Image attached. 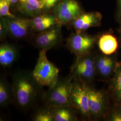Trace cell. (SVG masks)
Returning a JSON list of instances; mask_svg holds the SVG:
<instances>
[{
  "mask_svg": "<svg viewBox=\"0 0 121 121\" xmlns=\"http://www.w3.org/2000/svg\"><path fill=\"white\" fill-rule=\"evenodd\" d=\"M42 87L35 80L32 73L19 71L13 75L12 83L13 97L22 108L30 106L34 101Z\"/></svg>",
  "mask_w": 121,
  "mask_h": 121,
  "instance_id": "6da1fadb",
  "label": "cell"
},
{
  "mask_svg": "<svg viewBox=\"0 0 121 121\" xmlns=\"http://www.w3.org/2000/svg\"><path fill=\"white\" fill-rule=\"evenodd\" d=\"M47 51L40 50L36 63L31 73L35 80L41 86L50 88L59 79V69L48 60Z\"/></svg>",
  "mask_w": 121,
  "mask_h": 121,
  "instance_id": "7a4b0ae2",
  "label": "cell"
},
{
  "mask_svg": "<svg viewBox=\"0 0 121 121\" xmlns=\"http://www.w3.org/2000/svg\"><path fill=\"white\" fill-rule=\"evenodd\" d=\"M73 81V78L70 74L67 78H59L56 83L49 88L45 97L49 108L72 106L70 92Z\"/></svg>",
  "mask_w": 121,
  "mask_h": 121,
  "instance_id": "3957f363",
  "label": "cell"
},
{
  "mask_svg": "<svg viewBox=\"0 0 121 121\" xmlns=\"http://www.w3.org/2000/svg\"><path fill=\"white\" fill-rule=\"evenodd\" d=\"M96 73L95 56L90 53L77 58L70 74L74 80L86 84L94 79Z\"/></svg>",
  "mask_w": 121,
  "mask_h": 121,
  "instance_id": "277c9868",
  "label": "cell"
},
{
  "mask_svg": "<svg viewBox=\"0 0 121 121\" xmlns=\"http://www.w3.org/2000/svg\"><path fill=\"white\" fill-rule=\"evenodd\" d=\"M96 41V38L83 32L71 35L67 40V46L77 58L91 53Z\"/></svg>",
  "mask_w": 121,
  "mask_h": 121,
  "instance_id": "5b68a950",
  "label": "cell"
},
{
  "mask_svg": "<svg viewBox=\"0 0 121 121\" xmlns=\"http://www.w3.org/2000/svg\"><path fill=\"white\" fill-rule=\"evenodd\" d=\"M70 101L72 106L83 117H91L86 84L73 79L70 92Z\"/></svg>",
  "mask_w": 121,
  "mask_h": 121,
  "instance_id": "8992f818",
  "label": "cell"
},
{
  "mask_svg": "<svg viewBox=\"0 0 121 121\" xmlns=\"http://www.w3.org/2000/svg\"><path fill=\"white\" fill-rule=\"evenodd\" d=\"M82 13L80 6L75 0H63L55 10V15L62 25L73 22Z\"/></svg>",
  "mask_w": 121,
  "mask_h": 121,
  "instance_id": "52a82bcc",
  "label": "cell"
},
{
  "mask_svg": "<svg viewBox=\"0 0 121 121\" xmlns=\"http://www.w3.org/2000/svg\"><path fill=\"white\" fill-rule=\"evenodd\" d=\"M57 24L47 30L41 32L35 39L36 46L40 49L48 51L59 42L61 37V26Z\"/></svg>",
  "mask_w": 121,
  "mask_h": 121,
  "instance_id": "ba28073f",
  "label": "cell"
},
{
  "mask_svg": "<svg viewBox=\"0 0 121 121\" xmlns=\"http://www.w3.org/2000/svg\"><path fill=\"white\" fill-rule=\"evenodd\" d=\"M88 102L91 117H99L104 114L106 106L105 95L102 91L87 85Z\"/></svg>",
  "mask_w": 121,
  "mask_h": 121,
  "instance_id": "9c48e42d",
  "label": "cell"
},
{
  "mask_svg": "<svg viewBox=\"0 0 121 121\" xmlns=\"http://www.w3.org/2000/svg\"><path fill=\"white\" fill-rule=\"evenodd\" d=\"M118 63L115 57L102 54L95 56L96 73L103 78H107L113 74Z\"/></svg>",
  "mask_w": 121,
  "mask_h": 121,
  "instance_id": "30bf717a",
  "label": "cell"
},
{
  "mask_svg": "<svg viewBox=\"0 0 121 121\" xmlns=\"http://www.w3.org/2000/svg\"><path fill=\"white\" fill-rule=\"evenodd\" d=\"M9 33L13 37L20 39L25 37L30 29L31 19L22 17H6Z\"/></svg>",
  "mask_w": 121,
  "mask_h": 121,
  "instance_id": "8fae6325",
  "label": "cell"
},
{
  "mask_svg": "<svg viewBox=\"0 0 121 121\" xmlns=\"http://www.w3.org/2000/svg\"><path fill=\"white\" fill-rule=\"evenodd\" d=\"M101 19L102 15L98 12L82 13L73 21V25L76 32H83L91 27L99 26Z\"/></svg>",
  "mask_w": 121,
  "mask_h": 121,
  "instance_id": "7c38bea8",
  "label": "cell"
},
{
  "mask_svg": "<svg viewBox=\"0 0 121 121\" xmlns=\"http://www.w3.org/2000/svg\"><path fill=\"white\" fill-rule=\"evenodd\" d=\"M59 24L60 23L56 15L52 14H40L31 19V25L32 30L39 32L47 30Z\"/></svg>",
  "mask_w": 121,
  "mask_h": 121,
  "instance_id": "4fadbf2b",
  "label": "cell"
},
{
  "mask_svg": "<svg viewBox=\"0 0 121 121\" xmlns=\"http://www.w3.org/2000/svg\"><path fill=\"white\" fill-rule=\"evenodd\" d=\"M98 45L99 50L103 54L111 55L117 51L118 43L114 35L110 33H106L99 37Z\"/></svg>",
  "mask_w": 121,
  "mask_h": 121,
  "instance_id": "5bb4252c",
  "label": "cell"
},
{
  "mask_svg": "<svg viewBox=\"0 0 121 121\" xmlns=\"http://www.w3.org/2000/svg\"><path fill=\"white\" fill-rule=\"evenodd\" d=\"M17 51L15 47L8 43L0 45V65L6 68L10 66L16 60Z\"/></svg>",
  "mask_w": 121,
  "mask_h": 121,
  "instance_id": "9a60e30c",
  "label": "cell"
},
{
  "mask_svg": "<svg viewBox=\"0 0 121 121\" xmlns=\"http://www.w3.org/2000/svg\"><path fill=\"white\" fill-rule=\"evenodd\" d=\"M54 121H75L77 120L72 106H62L51 108Z\"/></svg>",
  "mask_w": 121,
  "mask_h": 121,
  "instance_id": "2e32d148",
  "label": "cell"
},
{
  "mask_svg": "<svg viewBox=\"0 0 121 121\" xmlns=\"http://www.w3.org/2000/svg\"><path fill=\"white\" fill-rule=\"evenodd\" d=\"M13 96L12 86L3 78L0 80V106L3 107L8 105L11 101Z\"/></svg>",
  "mask_w": 121,
  "mask_h": 121,
  "instance_id": "e0dca14e",
  "label": "cell"
},
{
  "mask_svg": "<svg viewBox=\"0 0 121 121\" xmlns=\"http://www.w3.org/2000/svg\"><path fill=\"white\" fill-rule=\"evenodd\" d=\"M112 90L115 99L121 103V63L118 64L113 74Z\"/></svg>",
  "mask_w": 121,
  "mask_h": 121,
  "instance_id": "ac0fdd59",
  "label": "cell"
},
{
  "mask_svg": "<svg viewBox=\"0 0 121 121\" xmlns=\"http://www.w3.org/2000/svg\"><path fill=\"white\" fill-rule=\"evenodd\" d=\"M18 10L21 13L30 16H34L42 9L40 4H30L26 2L18 1L17 4Z\"/></svg>",
  "mask_w": 121,
  "mask_h": 121,
  "instance_id": "d6986e66",
  "label": "cell"
},
{
  "mask_svg": "<svg viewBox=\"0 0 121 121\" xmlns=\"http://www.w3.org/2000/svg\"><path fill=\"white\" fill-rule=\"evenodd\" d=\"M33 120L35 121H54L52 109L39 111L35 114Z\"/></svg>",
  "mask_w": 121,
  "mask_h": 121,
  "instance_id": "ffe728a7",
  "label": "cell"
},
{
  "mask_svg": "<svg viewBox=\"0 0 121 121\" xmlns=\"http://www.w3.org/2000/svg\"><path fill=\"white\" fill-rule=\"evenodd\" d=\"M9 5L4 0H0V17H15V16L10 12Z\"/></svg>",
  "mask_w": 121,
  "mask_h": 121,
  "instance_id": "44dd1931",
  "label": "cell"
},
{
  "mask_svg": "<svg viewBox=\"0 0 121 121\" xmlns=\"http://www.w3.org/2000/svg\"><path fill=\"white\" fill-rule=\"evenodd\" d=\"M9 33L8 27L6 22V18L3 17H0V38L2 40Z\"/></svg>",
  "mask_w": 121,
  "mask_h": 121,
  "instance_id": "7402d4cb",
  "label": "cell"
},
{
  "mask_svg": "<svg viewBox=\"0 0 121 121\" xmlns=\"http://www.w3.org/2000/svg\"><path fill=\"white\" fill-rule=\"evenodd\" d=\"M60 0H39L41 9H50L53 7Z\"/></svg>",
  "mask_w": 121,
  "mask_h": 121,
  "instance_id": "603a6c76",
  "label": "cell"
},
{
  "mask_svg": "<svg viewBox=\"0 0 121 121\" xmlns=\"http://www.w3.org/2000/svg\"><path fill=\"white\" fill-rule=\"evenodd\" d=\"M109 120L112 121H121V108H117L112 111Z\"/></svg>",
  "mask_w": 121,
  "mask_h": 121,
  "instance_id": "cb8c5ba5",
  "label": "cell"
},
{
  "mask_svg": "<svg viewBox=\"0 0 121 121\" xmlns=\"http://www.w3.org/2000/svg\"><path fill=\"white\" fill-rule=\"evenodd\" d=\"M117 19L121 24V0H118V11L117 13Z\"/></svg>",
  "mask_w": 121,
  "mask_h": 121,
  "instance_id": "d4e9b609",
  "label": "cell"
},
{
  "mask_svg": "<svg viewBox=\"0 0 121 121\" xmlns=\"http://www.w3.org/2000/svg\"><path fill=\"white\" fill-rule=\"evenodd\" d=\"M19 1L26 2L32 4H40L39 0H19Z\"/></svg>",
  "mask_w": 121,
  "mask_h": 121,
  "instance_id": "484cf974",
  "label": "cell"
},
{
  "mask_svg": "<svg viewBox=\"0 0 121 121\" xmlns=\"http://www.w3.org/2000/svg\"><path fill=\"white\" fill-rule=\"evenodd\" d=\"M11 3H15L19 1V0H10Z\"/></svg>",
  "mask_w": 121,
  "mask_h": 121,
  "instance_id": "4316f807",
  "label": "cell"
},
{
  "mask_svg": "<svg viewBox=\"0 0 121 121\" xmlns=\"http://www.w3.org/2000/svg\"><path fill=\"white\" fill-rule=\"evenodd\" d=\"M5 1H6L7 3H8V4L10 5V4H11V2H10V0H4Z\"/></svg>",
  "mask_w": 121,
  "mask_h": 121,
  "instance_id": "83f0119b",
  "label": "cell"
},
{
  "mask_svg": "<svg viewBox=\"0 0 121 121\" xmlns=\"http://www.w3.org/2000/svg\"><path fill=\"white\" fill-rule=\"evenodd\" d=\"M120 36H121V31H120Z\"/></svg>",
  "mask_w": 121,
  "mask_h": 121,
  "instance_id": "f1b7e54d",
  "label": "cell"
}]
</instances>
